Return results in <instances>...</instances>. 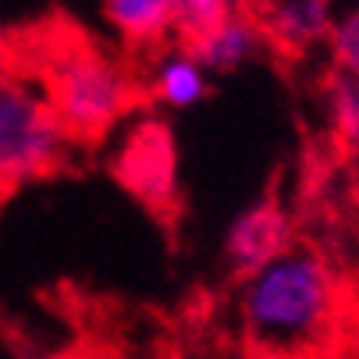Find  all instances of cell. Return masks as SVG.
<instances>
[{
	"mask_svg": "<svg viewBox=\"0 0 359 359\" xmlns=\"http://www.w3.org/2000/svg\"><path fill=\"white\" fill-rule=\"evenodd\" d=\"M4 32L15 79L46 100L75 149H96L125 118L149 104L142 72L61 11Z\"/></svg>",
	"mask_w": 359,
	"mask_h": 359,
	"instance_id": "cell-1",
	"label": "cell"
},
{
	"mask_svg": "<svg viewBox=\"0 0 359 359\" xmlns=\"http://www.w3.org/2000/svg\"><path fill=\"white\" fill-rule=\"evenodd\" d=\"M352 320L348 285L313 245H292L238 281L245 359H345Z\"/></svg>",
	"mask_w": 359,
	"mask_h": 359,
	"instance_id": "cell-2",
	"label": "cell"
},
{
	"mask_svg": "<svg viewBox=\"0 0 359 359\" xmlns=\"http://www.w3.org/2000/svg\"><path fill=\"white\" fill-rule=\"evenodd\" d=\"M72 139L46 100L22 79H0V214L36 182H50L72 168Z\"/></svg>",
	"mask_w": 359,
	"mask_h": 359,
	"instance_id": "cell-3",
	"label": "cell"
},
{
	"mask_svg": "<svg viewBox=\"0 0 359 359\" xmlns=\"http://www.w3.org/2000/svg\"><path fill=\"white\" fill-rule=\"evenodd\" d=\"M111 175L157 221L175 224V217L182 214L175 139L164 121H157V118L135 121L128 128V135L121 139L118 157L111 161Z\"/></svg>",
	"mask_w": 359,
	"mask_h": 359,
	"instance_id": "cell-4",
	"label": "cell"
},
{
	"mask_svg": "<svg viewBox=\"0 0 359 359\" xmlns=\"http://www.w3.org/2000/svg\"><path fill=\"white\" fill-rule=\"evenodd\" d=\"M238 8L256 25L264 46L285 61H299L313 46L331 43L334 18L327 0H238Z\"/></svg>",
	"mask_w": 359,
	"mask_h": 359,
	"instance_id": "cell-5",
	"label": "cell"
},
{
	"mask_svg": "<svg viewBox=\"0 0 359 359\" xmlns=\"http://www.w3.org/2000/svg\"><path fill=\"white\" fill-rule=\"evenodd\" d=\"M292 245L295 242H292L288 210L271 192L231 221V228L224 235V264L238 281H245L256 271H264L267 264H274L278 256H285Z\"/></svg>",
	"mask_w": 359,
	"mask_h": 359,
	"instance_id": "cell-6",
	"label": "cell"
},
{
	"mask_svg": "<svg viewBox=\"0 0 359 359\" xmlns=\"http://www.w3.org/2000/svg\"><path fill=\"white\" fill-rule=\"evenodd\" d=\"M104 18L121 36L128 61H149L175 39L171 0H104Z\"/></svg>",
	"mask_w": 359,
	"mask_h": 359,
	"instance_id": "cell-7",
	"label": "cell"
},
{
	"mask_svg": "<svg viewBox=\"0 0 359 359\" xmlns=\"http://www.w3.org/2000/svg\"><path fill=\"white\" fill-rule=\"evenodd\" d=\"M142 82H146V100L164 104L171 111H189L210 96L207 72L196 65V57L185 46H168L157 57H149Z\"/></svg>",
	"mask_w": 359,
	"mask_h": 359,
	"instance_id": "cell-8",
	"label": "cell"
},
{
	"mask_svg": "<svg viewBox=\"0 0 359 359\" xmlns=\"http://www.w3.org/2000/svg\"><path fill=\"white\" fill-rule=\"evenodd\" d=\"M182 46V43H178ZM264 46L256 25L238 11L235 18H228L224 25L210 29L207 36H199L192 43H185V50L196 57V65L203 72H235L238 65H245L256 50Z\"/></svg>",
	"mask_w": 359,
	"mask_h": 359,
	"instance_id": "cell-9",
	"label": "cell"
},
{
	"mask_svg": "<svg viewBox=\"0 0 359 359\" xmlns=\"http://www.w3.org/2000/svg\"><path fill=\"white\" fill-rule=\"evenodd\" d=\"M324 100L338 146L359 153V75L331 65L324 75Z\"/></svg>",
	"mask_w": 359,
	"mask_h": 359,
	"instance_id": "cell-10",
	"label": "cell"
},
{
	"mask_svg": "<svg viewBox=\"0 0 359 359\" xmlns=\"http://www.w3.org/2000/svg\"><path fill=\"white\" fill-rule=\"evenodd\" d=\"M175 8V39L185 46L210 29L238 15V0H171Z\"/></svg>",
	"mask_w": 359,
	"mask_h": 359,
	"instance_id": "cell-11",
	"label": "cell"
},
{
	"mask_svg": "<svg viewBox=\"0 0 359 359\" xmlns=\"http://www.w3.org/2000/svg\"><path fill=\"white\" fill-rule=\"evenodd\" d=\"M327 46H331V57L338 68L359 75V11H348L345 18L334 22Z\"/></svg>",
	"mask_w": 359,
	"mask_h": 359,
	"instance_id": "cell-12",
	"label": "cell"
},
{
	"mask_svg": "<svg viewBox=\"0 0 359 359\" xmlns=\"http://www.w3.org/2000/svg\"><path fill=\"white\" fill-rule=\"evenodd\" d=\"M15 75V61H11V43H8V32L0 29V79H11Z\"/></svg>",
	"mask_w": 359,
	"mask_h": 359,
	"instance_id": "cell-13",
	"label": "cell"
}]
</instances>
